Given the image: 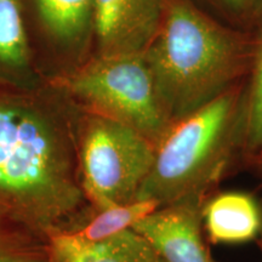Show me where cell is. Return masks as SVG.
<instances>
[{
	"label": "cell",
	"mask_w": 262,
	"mask_h": 262,
	"mask_svg": "<svg viewBox=\"0 0 262 262\" xmlns=\"http://www.w3.org/2000/svg\"><path fill=\"white\" fill-rule=\"evenodd\" d=\"M227 2L228 4H231L232 6H237V8H241V6H244L247 3L250 2V0H225Z\"/></svg>",
	"instance_id": "cell-15"
},
{
	"label": "cell",
	"mask_w": 262,
	"mask_h": 262,
	"mask_svg": "<svg viewBox=\"0 0 262 262\" xmlns=\"http://www.w3.org/2000/svg\"><path fill=\"white\" fill-rule=\"evenodd\" d=\"M79 113L49 83L0 85V224L49 238L88 205L78 164Z\"/></svg>",
	"instance_id": "cell-1"
},
{
	"label": "cell",
	"mask_w": 262,
	"mask_h": 262,
	"mask_svg": "<svg viewBox=\"0 0 262 262\" xmlns=\"http://www.w3.org/2000/svg\"><path fill=\"white\" fill-rule=\"evenodd\" d=\"M203 228L215 244H238L258 238L262 208L244 192H222L203 205Z\"/></svg>",
	"instance_id": "cell-9"
},
{
	"label": "cell",
	"mask_w": 262,
	"mask_h": 262,
	"mask_svg": "<svg viewBox=\"0 0 262 262\" xmlns=\"http://www.w3.org/2000/svg\"><path fill=\"white\" fill-rule=\"evenodd\" d=\"M258 239H260V249H261V255H262V229H261V233L258 235ZM262 262V261H261Z\"/></svg>",
	"instance_id": "cell-16"
},
{
	"label": "cell",
	"mask_w": 262,
	"mask_h": 262,
	"mask_svg": "<svg viewBox=\"0 0 262 262\" xmlns=\"http://www.w3.org/2000/svg\"><path fill=\"white\" fill-rule=\"evenodd\" d=\"M48 239L52 262H166L134 228L101 242H84L61 232Z\"/></svg>",
	"instance_id": "cell-8"
},
{
	"label": "cell",
	"mask_w": 262,
	"mask_h": 262,
	"mask_svg": "<svg viewBox=\"0 0 262 262\" xmlns=\"http://www.w3.org/2000/svg\"><path fill=\"white\" fill-rule=\"evenodd\" d=\"M245 93L238 86L176 120L156 148L137 199L160 206L206 196L237 148H243Z\"/></svg>",
	"instance_id": "cell-3"
},
{
	"label": "cell",
	"mask_w": 262,
	"mask_h": 262,
	"mask_svg": "<svg viewBox=\"0 0 262 262\" xmlns=\"http://www.w3.org/2000/svg\"><path fill=\"white\" fill-rule=\"evenodd\" d=\"M155 157L156 146L133 127L80 108L78 164L90 206L103 209L136 201Z\"/></svg>",
	"instance_id": "cell-5"
},
{
	"label": "cell",
	"mask_w": 262,
	"mask_h": 262,
	"mask_svg": "<svg viewBox=\"0 0 262 262\" xmlns=\"http://www.w3.org/2000/svg\"><path fill=\"white\" fill-rule=\"evenodd\" d=\"M159 206L152 199H136L126 204L111 205L103 209H95L88 204L58 232L84 242H101L133 228Z\"/></svg>",
	"instance_id": "cell-11"
},
{
	"label": "cell",
	"mask_w": 262,
	"mask_h": 262,
	"mask_svg": "<svg viewBox=\"0 0 262 262\" xmlns=\"http://www.w3.org/2000/svg\"><path fill=\"white\" fill-rule=\"evenodd\" d=\"M0 262H52L49 239L25 228L0 224Z\"/></svg>",
	"instance_id": "cell-13"
},
{
	"label": "cell",
	"mask_w": 262,
	"mask_h": 262,
	"mask_svg": "<svg viewBox=\"0 0 262 262\" xmlns=\"http://www.w3.org/2000/svg\"><path fill=\"white\" fill-rule=\"evenodd\" d=\"M21 0H0V85L39 86Z\"/></svg>",
	"instance_id": "cell-10"
},
{
	"label": "cell",
	"mask_w": 262,
	"mask_h": 262,
	"mask_svg": "<svg viewBox=\"0 0 262 262\" xmlns=\"http://www.w3.org/2000/svg\"><path fill=\"white\" fill-rule=\"evenodd\" d=\"M143 56L175 123L237 86L255 52L189 0H163L158 31Z\"/></svg>",
	"instance_id": "cell-2"
},
{
	"label": "cell",
	"mask_w": 262,
	"mask_h": 262,
	"mask_svg": "<svg viewBox=\"0 0 262 262\" xmlns=\"http://www.w3.org/2000/svg\"><path fill=\"white\" fill-rule=\"evenodd\" d=\"M41 24L62 45H74L93 29L94 0H35Z\"/></svg>",
	"instance_id": "cell-12"
},
{
	"label": "cell",
	"mask_w": 262,
	"mask_h": 262,
	"mask_svg": "<svg viewBox=\"0 0 262 262\" xmlns=\"http://www.w3.org/2000/svg\"><path fill=\"white\" fill-rule=\"evenodd\" d=\"M163 0H94L96 55L140 54L158 31Z\"/></svg>",
	"instance_id": "cell-7"
},
{
	"label": "cell",
	"mask_w": 262,
	"mask_h": 262,
	"mask_svg": "<svg viewBox=\"0 0 262 262\" xmlns=\"http://www.w3.org/2000/svg\"><path fill=\"white\" fill-rule=\"evenodd\" d=\"M261 8H262V0H261Z\"/></svg>",
	"instance_id": "cell-17"
},
{
	"label": "cell",
	"mask_w": 262,
	"mask_h": 262,
	"mask_svg": "<svg viewBox=\"0 0 262 262\" xmlns=\"http://www.w3.org/2000/svg\"><path fill=\"white\" fill-rule=\"evenodd\" d=\"M243 148L262 155V40L255 50L251 80L245 93Z\"/></svg>",
	"instance_id": "cell-14"
},
{
	"label": "cell",
	"mask_w": 262,
	"mask_h": 262,
	"mask_svg": "<svg viewBox=\"0 0 262 262\" xmlns=\"http://www.w3.org/2000/svg\"><path fill=\"white\" fill-rule=\"evenodd\" d=\"M48 83L81 110L133 127L156 148L173 124L143 52L95 55L54 75Z\"/></svg>",
	"instance_id": "cell-4"
},
{
	"label": "cell",
	"mask_w": 262,
	"mask_h": 262,
	"mask_svg": "<svg viewBox=\"0 0 262 262\" xmlns=\"http://www.w3.org/2000/svg\"><path fill=\"white\" fill-rule=\"evenodd\" d=\"M205 201V196H191L159 206L133 228L148 239L166 262H220L203 234Z\"/></svg>",
	"instance_id": "cell-6"
}]
</instances>
